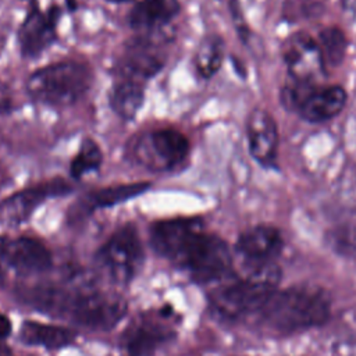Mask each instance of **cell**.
<instances>
[{
	"label": "cell",
	"instance_id": "1",
	"mask_svg": "<svg viewBox=\"0 0 356 356\" xmlns=\"http://www.w3.org/2000/svg\"><path fill=\"white\" fill-rule=\"evenodd\" d=\"M259 313L267 328L292 334L324 324L331 314V296L316 285H295L275 291Z\"/></svg>",
	"mask_w": 356,
	"mask_h": 356
},
{
	"label": "cell",
	"instance_id": "2",
	"mask_svg": "<svg viewBox=\"0 0 356 356\" xmlns=\"http://www.w3.org/2000/svg\"><path fill=\"white\" fill-rule=\"evenodd\" d=\"M93 71L86 63L57 61L33 71L26 79L29 97L49 107H68L89 90Z\"/></svg>",
	"mask_w": 356,
	"mask_h": 356
},
{
	"label": "cell",
	"instance_id": "3",
	"mask_svg": "<svg viewBox=\"0 0 356 356\" xmlns=\"http://www.w3.org/2000/svg\"><path fill=\"white\" fill-rule=\"evenodd\" d=\"M38 307L49 312H68L79 324L93 330H108L125 314V302L115 295L89 292L70 295L58 289L39 291L33 300Z\"/></svg>",
	"mask_w": 356,
	"mask_h": 356
},
{
	"label": "cell",
	"instance_id": "4",
	"mask_svg": "<svg viewBox=\"0 0 356 356\" xmlns=\"http://www.w3.org/2000/svg\"><path fill=\"white\" fill-rule=\"evenodd\" d=\"M280 280L281 271L274 263L248 268V274L243 278L217 288L211 293L210 302L221 316L239 318L260 312L277 291Z\"/></svg>",
	"mask_w": 356,
	"mask_h": 356
},
{
	"label": "cell",
	"instance_id": "5",
	"mask_svg": "<svg viewBox=\"0 0 356 356\" xmlns=\"http://www.w3.org/2000/svg\"><path fill=\"white\" fill-rule=\"evenodd\" d=\"M170 260L184 267L199 282L224 277L232 264L227 242L217 235L203 232L200 221L185 234Z\"/></svg>",
	"mask_w": 356,
	"mask_h": 356
},
{
	"label": "cell",
	"instance_id": "6",
	"mask_svg": "<svg viewBox=\"0 0 356 356\" xmlns=\"http://www.w3.org/2000/svg\"><path fill=\"white\" fill-rule=\"evenodd\" d=\"M191 150L188 138L174 128H157L138 135L127 152L139 165L154 171H172L181 165Z\"/></svg>",
	"mask_w": 356,
	"mask_h": 356
},
{
	"label": "cell",
	"instance_id": "7",
	"mask_svg": "<svg viewBox=\"0 0 356 356\" xmlns=\"http://www.w3.org/2000/svg\"><path fill=\"white\" fill-rule=\"evenodd\" d=\"M281 54L291 79L318 85L325 78V61L317 39L306 32L289 35L281 47Z\"/></svg>",
	"mask_w": 356,
	"mask_h": 356
},
{
	"label": "cell",
	"instance_id": "8",
	"mask_svg": "<svg viewBox=\"0 0 356 356\" xmlns=\"http://www.w3.org/2000/svg\"><path fill=\"white\" fill-rule=\"evenodd\" d=\"M61 7L51 4L42 11L36 3L24 18L18 32V46L25 58H36L57 40V25L61 19Z\"/></svg>",
	"mask_w": 356,
	"mask_h": 356
},
{
	"label": "cell",
	"instance_id": "9",
	"mask_svg": "<svg viewBox=\"0 0 356 356\" xmlns=\"http://www.w3.org/2000/svg\"><path fill=\"white\" fill-rule=\"evenodd\" d=\"M165 64L161 47L147 36L128 40L114 63V76L132 78L145 82L153 78Z\"/></svg>",
	"mask_w": 356,
	"mask_h": 356
},
{
	"label": "cell",
	"instance_id": "10",
	"mask_svg": "<svg viewBox=\"0 0 356 356\" xmlns=\"http://www.w3.org/2000/svg\"><path fill=\"white\" fill-rule=\"evenodd\" d=\"M142 257L140 239L132 224L118 228L99 252V259L114 277L121 280H128L135 274Z\"/></svg>",
	"mask_w": 356,
	"mask_h": 356
},
{
	"label": "cell",
	"instance_id": "11",
	"mask_svg": "<svg viewBox=\"0 0 356 356\" xmlns=\"http://www.w3.org/2000/svg\"><path fill=\"white\" fill-rule=\"evenodd\" d=\"M71 189L72 188L67 181L63 178H54L40 185L18 191L0 203V224H21L26 221L46 199L67 195Z\"/></svg>",
	"mask_w": 356,
	"mask_h": 356
},
{
	"label": "cell",
	"instance_id": "12",
	"mask_svg": "<svg viewBox=\"0 0 356 356\" xmlns=\"http://www.w3.org/2000/svg\"><path fill=\"white\" fill-rule=\"evenodd\" d=\"M51 266L49 249L33 238H0V270L36 274Z\"/></svg>",
	"mask_w": 356,
	"mask_h": 356
},
{
	"label": "cell",
	"instance_id": "13",
	"mask_svg": "<svg viewBox=\"0 0 356 356\" xmlns=\"http://www.w3.org/2000/svg\"><path fill=\"white\" fill-rule=\"evenodd\" d=\"M284 238L273 225H254L242 232L236 241V253L248 268L273 264L282 252Z\"/></svg>",
	"mask_w": 356,
	"mask_h": 356
},
{
	"label": "cell",
	"instance_id": "14",
	"mask_svg": "<svg viewBox=\"0 0 356 356\" xmlns=\"http://www.w3.org/2000/svg\"><path fill=\"white\" fill-rule=\"evenodd\" d=\"M246 136L253 159L263 165H273L278 149V128L274 117L264 108H253L246 120Z\"/></svg>",
	"mask_w": 356,
	"mask_h": 356
},
{
	"label": "cell",
	"instance_id": "15",
	"mask_svg": "<svg viewBox=\"0 0 356 356\" xmlns=\"http://www.w3.org/2000/svg\"><path fill=\"white\" fill-rule=\"evenodd\" d=\"M342 86H316L299 107L298 114L309 122H324L337 117L346 104Z\"/></svg>",
	"mask_w": 356,
	"mask_h": 356
},
{
	"label": "cell",
	"instance_id": "16",
	"mask_svg": "<svg viewBox=\"0 0 356 356\" xmlns=\"http://www.w3.org/2000/svg\"><path fill=\"white\" fill-rule=\"evenodd\" d=\"M181 11L178 0H139L128 13V22L136 31H156L170 24Z\"/></svg>",
	"mask_w": 356,
	"mask_h": 356
},
{
	"label": "cell",
	"instance_id": "17",
	"mask_svg": "<svg viewBox=\"0 0 356 356\" xmlns=\"http://www.w3.org/2000/svg\"><path fill=\"white\" fill-rule=\"evenodd\" d=\"M145 86V82L125 76H115L108 95L111 110L125 121L134 120L143 106Z\"/></svg>",
	"mask_w": 356,
	"mask_h": 356
},
{
	"label": "cell",
	"instance_id": "18",
	"mask_svg": "<svg viewBox=\"0 0 356 356\" xmlns=\"http://www.w3.org/2000/svg\"><path fill=\"white\" fill-rule=\"evenodd\" d=\"M152 186L150 182H132V184H120L111 185L100 189L88 192L79 202L81 210L92 211L102 207H111L114 204L127 202L132 197H136L146 192Z\"/></svg>",
	"mask_w": 356,
	"mask_h": 356
},
{
	"label": "cell",
	"instance_id": "19",
	"mask_svg": "<svg viewBox=\"0 0 356 356\" xmlns=\"http://www.w3.org/2000/svg\"><path fill=\"white\" fill-rule=\"evenodd\" d=\"M167 338L168 332L160 327L150 323H142L127 331L124 345L129 356H153Z\"/></svg>",
	"mask_w": 356,
	"mask_h": 356
},
{
	"label": "cell",
	"instance_id": "20",
	"mask_svg": "<svg viewBox=\"0 0 356 356\" xmlns=\"http://www.w3.org/2000/svg\"><path fill=\"white\" fill-rule=\"evenodd\" d=\"M21 339L29 345H40L54 349L72 342L74 332L60 325L25 321L21 328Z\"/></svg>",
	"mask_w": 356,
	"mask_h": 356
},
{
	"label": "cell",
	"instance_id": "21",
	"mask_svg": "<svg viewBox=\"0 0 356 356\" xmlns=\"http://www.w3.org/2000/svg\"><path fill=\"white\" fill-rule=\"evenodd\" d=\"M224 60V42L217 35L206 36L196 49L195 53V68L196 72L209 79L218 72Z\"/></svg>",
	"mask_w": 356,
	"mask_h": 356
},
{
	"label": "cell",
	"instance_id": "22",
	"mask_svg": "<svg viewBox=\"0 0 356 356\" xmlns=\"http://www.w3.org/2000/svg\"><path fill=\"white\" fill-rule=\"evenodd\" d=\"M103 163V152L99 143L92 138H85L75 156L70 163V175L74 179H81L90 171L99 170Z\"/></svg>",
	"mask_w": 356,
	"mask_h": 356
},
{
	"label": "cell",
	"instance_id": "23",
	"mask_svg": "<svg viewBox=\"0 0 356 356\" xmlns=\"http://www.w3.org/2000/svg\"><path fill=\"white\" fill-rule=\"evenodd\" d=\"M318 46L321 49L325 65L337 67L339 65L348 50V40L342 29L338 26H328L318 33Z\"/></svg>",
	"mask_w": 356,
	"mask_h": 356
},
{
	"label": "cell",
	"instance_id": "24",
	"mask_svg": "<svg viewBox=\"0 0 356 356\" xmlns=\"http://www.w3.org/2000/svg\"><path fill=\"white\" fill-rule=\"evenodd\" d=\"M14 108L15 103L10 86L4 82H0V115H7L14 111Z\"/></svg>",
	"mask_w": 356,
	"mask_h": 356
},
{
	"label": "cell",
	"instance_id": "25",
	"mask_svg": "<svg viewBox=\"0 0 356 356\" xmlns=\"http://www.w3.org/2000/svg\"><path fill=\"white\" fill-rule=\"evenodd\" d=\"M343 17L353 32H356V0H342Z\"/></svg>",
	"mask_w": 356,
	"mask_h": 356
},
{
	"label": "cell",
	"instance_id": "26",
	"mask_svg": "<svg viewBox=\"0 0 356 356\" xmlns=\"http://www.w3.org/2000/svg\"><path fill=\"white\" fill-rule=\"evenodd\" d=\"M11 332V323L10 320L0 313V338L8 337Z\"/></svg>",
	"mask_w": 356,
	"mask_h": 356
},
{
	"label": "cell",
	"instance_id": "27",
	"mask_svg": "<svg viewBox=\"0 0 356 356\" xmlns=\"http://www.w3.org/2000/svg\"><path fill=\"white\" fill-rule=\"evenodd\" d=\"M65 4H67L70 11H75L76 7H78V1L76 0H65Z\"/></svg>",
	"mask_w": 356,
	"mask_h": 356
},
{
	"label": "cell",
	"instance_id": "28",
	"mask_svg": "<svg viewBox=\"0 0 356 356\" xmlns=\"http://www.w3.org/2000/svg\"><path fill=\"white\" fill-rule=\"evenodd\" d=\"M8 353H10V349L4 343L0 342V356H7Z\"/></svg>",
	"mask_w": 356,
	"mask_h": 356
},
{
	"label": "cell",
	"instance_id": "29",
	"mask_svg": "<svg viewBox=\"0 0 356 356\" xmlns=\"http://www.w3.org/2000/svg\"><path fill=\"white\" fill-rule=\"evenodd\" d=\"M106 1H110V3H127V1H131V0H106Z\"/></svg>",
	"mask_w": 356,
	"mask_h": 356
},
{
	"label": "cell",
	"instance_id": "30",
	"mask_svg": "<svg viewBox=\"0 0 356 356\" xmlns=\"http://www.w3.org/2000/svg\"><path fill=\"white\" fill-rule=\"evenodd\" d=\"M28 1H31V4H32V3H36L35 0H28Z\"/></svg>",
	"mask_w": 356,
	"mask_h": 356
}]
</instances>
